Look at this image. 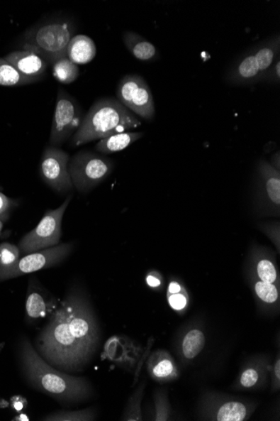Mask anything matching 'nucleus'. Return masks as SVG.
<instances>
[{
  "mask_svg": "<svg viewBox=\"0 0 280 421\" xmlns=\"http://www.w3.org/2000/svg\"><path fill=\"white\" fill-rule=\"evenodd\" d=\"M111 160L91 152H80L69 161L72 185L81 193H86L111 175L113 170Z\"/></svg>",
  "mask_w": 280,
  "mask_h": 421,
  "instance_id": "5",
  "label": "nucleus"
},
{
  "mask_svg": "<svg viewBox=\"0 0 280 421\" xmlns=\"http://www.w3.org/2000/svg\"><path fill=\"white\" fill-rule=\"evenodd\" d=\"M123 40L128 51L138 60L150 62L159 57L157 49L155 45L135 32H125L123 35Z\"/></svg>",
  "mask_w": 280,
  "mask_h": 421,
  "instance_id": "15",
  "label": "nucleus"
},
{
  "mask_svg": "<svg viewBox=\"0 0 280 421\" xmlns=\"http://www.w3.org/2000/svg\"><path fill=\"white\" fill-rule=\"evenodd\" d=\"M254 55L255 60L258 64L262 75L273 65L277 58L280 57V38L279 35L273 36L270 39L260 43L252 50Z\"/></svg>",
  "mask_w": 280,
  "mask_h": 421,
  "instance_id": "17",
  "label": "nucleus"
},
{
  "mask_svg": "<svg viewBox=\"0 0 280 421\" xmlns=\"http://www.w3.org/2000/svg\"><path fill=\"white\" fill-rule=\"evenodd\" d=\"M226 80L229 84L236 86L251 85L263 80L252 50L238 59L228 70Z\"/></svg>",
  "mask_w": 280,
  "mask_h": 421,
  "instance_id": "12",
  "label": "nucleus"
},
{
  "mask_svg": "<svg viewBox=\"0 0 280 421\" xmlns=\"http://www.w3.org/2000/svg\"><path fill=\"white\" fill-rule=\"evenodd\" d=\"M271 84H279L280 82V57L267 71L264 73L263 80Z\"/></svg>",
  "mask_w": 280,
  "mask_h": 421,
  "instance_id": "29",
  "label": "nucleus"
},
{
  "mask_svg": "<svg viewBox=\"0 0 280 421\" xmlns=\"http://www.w3.org/2000/svg\"><path fill=\"white\" fill-rule=\"evenodd\" d=\"M144 133L142 132H122V133L114 134L100 140L96 145L95 149L103 154H112L121 152L135 143V141L142 138Z\"/></svg>",
  "mask_w": 280,
  "mask_h": 421,
  "instance_id": "16",
  "label": "nucleus"
},
{
  "mask_svg": "<svg viewBox=\"0 0 280 421\" xmlns=\"http://www.w3.org/2000/svg\"><path fill=\"white\" fill-rule=\"evenodd\" d=\"M97 53L95 43L89 36H73L67 47V56L77 65H84L93 61Z\"/></svg>",
  "mask_w": 280,
  "mask_h": 421,
  "instance_id": "14",
  "label": "nucleus"
},
{
  "mask_svg": "<svg viewBox=\"0 0 280 421\" xmlns=\"http://www.w3.org/2000/svg\"><path fill=\"white\" fill-rule=\"evenodd\" d=\"M52 75L62 84H71L79 77L80 72L77 64L66 56L52 63Z\"/></svg>",
  "mask_w": 280,
  "mask_h": 421,
  "instance_id": "19",
  "label": "nucleus"
},
{
  "mask_svg": "<svg viewBox=\"0 0 280 421\" xmlns=\"http://www.w3.org/2000/svg\"><path fill=\"white\" fill-rule=\"evenodd\" d=\"M255 208L262 216H280V170L265 160L258 165Z\"/></svg>",
  "mask_w": 280,
  "mask_h": 421,
  "instance_id": "10",
  "label": "nucleus"
},
{
  "mask_svg": "<svg viewBox=\"0 0 280 421\" xmlns=\"http://www.w3.org/2000/svg\"><path fill=\"white\" fill-rule=\"evenodd\" d=\"M151 373L157 378H167L173 372L174 367L171 361L164 359L150 366Z\"/></svg>",
  "mask_w": 280,
  "mask_h": 421,
  "instance_id": "27",
  "label": "nucleus"
},
{
  "mask_svg": "<svg viewBox=\"0 0 280 421\" xmlns=\"http://www.w3.org/2000/svg\"><path fill=\"white\" fill-rule=\"evenodd\" d=\"M274 373L276 374L278 378L280 377V361L278 360L276 364L274 366Z\"/></svg>",
  "mask_w": 280,
  "mask_h": 421,
  "instance_id": "36",
  "label": "nucleus"
},
{
  "mask_svg": "<svg viewBox=\"0 0 280 421\" xmlns=\"http://www.w3.org/2000/svg\"><path fill=\"white\" fill-rule=\"evenodd\" d=\"M69 155L63 150L49 146L45 150L40 162V175L45 184L59 193H65L72 189L69 173Z\"/></svg>",
  "mask_w": 280,
  "mask_h": 421,
  "instance_id": "11",
  "label": "nucleus"
},
{
  "mask_svg": "<svg viewBox=\"0 0 280 421\" xmlns=\"http://www.w3.org/2000/svg\"><path fill=\"white\" fill-rule=\"evenodd\" d=\"M82 121V109L76 99L59 89L53 116L49 144L57 148L79 129Z\"/></svg>",
  "mask_w": 280,
  "mask_h": 421,
  "instance_id": "9",
  "label": "nucleus"
},
{
  "mask_svg": "<svg viewBox=\"0 0 280 421\" xmlns=\"http://www.w3.org/2000/svg\"><path fill=\"white\" fill-rule=\"evenodd\" d=\"M205 342L204 334L198 329L188 332L182 343L184 355L188 359H195L203 350Z\"/></svg>",
  "mask_w": 280,
  "mask_h": 421,
  "instance_id": "21",
  "label": "nucleus"
},
{
  "mask_svg": "<svg viewBox=\"0 0 280 421\" xmlns=\"http://www.w3.org/2000/svg\"><path fill=\"white\" fill-rule=\"evenodd\" d=\"M19 247L8 242L0 244V266H9L20 258Z\"/></svg>",
  "mask_w": 280,
  "mask_h": 421,
  "instance_id": "26",
  "label": "nucleus"
},
{
  "mask_svg": "<svg viewBox=\"0 0 280 421\" xmlns=\"http://www.w3.org/2000/svg\"><path fill=\"white\" fill-rule=\"evenodd\" d=\"M6 59L23 75L32 79H40L48 66L43 58L30 51L12 53Z\"/></svg>",
  "mask_w": 280,
  "mask_h": 421,
  "instance_id": "13",
  "label": "nucleus"
},
{
  "mask_svg": "<svg viewBox=\"0 0 280 421\" xmlns=\"http://www.w3.org/2000/svg\"><path fill=\"white\" fill-rule=\"evenodd\" d=\"M21 359L27 379L36 390L60 401L77 402L89 395V383L50 365L34 349L28 340L21 344Z\"/></svg>",
  "mask_w": 280,
  "mask_h": 421,
  "instance_id": "2",
  "label": "nucleus"
},
{
  "mask_svg": "<svg viewBox=\"0 0 280 421\" xmlns=\"http://www.w3.org/2000/svg\"><path fill=\"white\" fill-rule=\"evenodd\" d=\"M141 125L135 114L118 99H99L91 105L89 111L82 119L79 129L72 136L71 145L78 148L91 141L136 129Z\"/></svg>",
  "mask_w": 280,
  "mask_h": 421,
  "instance_id": "3",
  "label": "nucleus"
},
{
  "mask_svg": "<svg viewBox=\"0 0 280 421\" xmlns=\"http://www.w3.org/2000/svg\"><path fill=\"white\" fill-rule=\"evenodd\" d=\"M146 283L151 288H159L162 285V280L156 273H151L146 277Z\"/></svg>",
  "mask_w": 280,
  "mask_h": 421,
  "instance_id": "34",
  "label": "nucleus"
},
{
  "mask_svg": "<svg viewBox=\"0 0 280 421\" xmlns=\"http://www.w3.org/2000/svg\"><path fill=\"white\" fill-rule=\"evenodd\" d=\"M255 258H257L255 263L257 278H259L261 281L273 283V285L277 286L279 273L274 261L268 257H263L262 255L257 256Z\"/></svg>",
  "mask_w": 280,
  "mask_h": 421,
  "instance_id": "20",
  "label": "nucleus"
},
{
  "mask_svg": "<svg viewBox=\"0 0 280 421\" xmlns=\"http://www.w3.org/2000/svg\"><path fill=\"white\" fill-rule=\"evenodd\" d=\"M254 290L257 297L265 304L274 305L279 301V288L273 283H266L259 280V278H255Z\"/></svg>",
  "mask_w": 280,
  "mask_h": 421,
  "instance_id": "24",
  "label": "nucleus"
},
{
  "mask_svg": "<svg viewBox=\"0 0 280 421\" xmlns=\"http://www.w3.org/2000/svg\"><path fill=\"white\" fill-rule=\"evenodd\" d=\"M259 381V374L254 369H247L242 374L240 382L243 387L251 388L254 386Z\"/></svg>",
  "mask_w": 280,
  "mask_h": 421,
  "instance_id": "30",
  "label": "nucleus"
},
{
  "mask_svg": "<svg viewBox=\"0 0 280 421\" xmlns=\"http://www.w3.org/2000/svg\"><path fill=\"white\" fill-rule=\"evenodd\" d=\"M169 303L174 310H181L187 305V297L181 291L177 294H169Z\"/></svg>",
  "mask_w": 280,
  "mask_h": 421,
  "instance_id": "31",
  "label": "nucleus"
},
{
  "mask_svg": "<svg viewBox=\"0 0 280 421\" xmlns=\"http://www.w3.org/2000/svg\"><path fill=\"white\" fill-rule=\"evenodd\" d=\"M3 219H4V218L0 217V233H1L3 226H4Z\"/></svg>",
  "mask_w": 280,
  "mask_h": 421,
  "instance_id": "38",
  "label": "nucleus"
},
{
  "mask_svg": "<svg viewBox=\"0 0 280 421\" xmlns=\"http://www.w3.org/2000/svg\"><path fill=\"white\" fill-rule=\"evenodd\" d=\"M117 98L138 116L146 121L153 120L155 114L153 94L141 76L130 75L123 77L118 82Z\"/></svg>",
  "mask_w": 280,
  "mask_h": 421,
  "instance_id": "8",
  "label": "nucleus"
},
{
  "mask_svg": "<svg viewBox=\"0 0 280 421\" xmlns=\"http://www.w3.org/2000/svg\"><path fill=\"white\" fill-rule=\"evenodd\" d=\"M181 290L182 288L178 283L172 282L169 283V294H177V292H181Z\"/></svg>",
  "mask_w": 280,
  "mask_h": 421,
  "instance_id": "35",
  "label": "nucleus"
},
{
  "mask_svg": "<svg viewBox=\"0 0 280 421\" xmlns=\"http://www.w3.org/2000/svg\"><path fill=\"white\" fill-rule=\"evenodd\" d=\"M69 195L59 208L47 210L38 226L22 238L19 244L21 254H30L58 246L62 237L64 214L70 204Z\"/></svg>",
  "mask_w": 280,
  "mask_h": 421,
  "instance_id": "6",
  "label": "nucleus"
},
{
  "mask_svg": "<svg viewBox=\"0 0 280 421\" xmlns=\"http://www.w3.org/2000/svg\"><path fill=\"white\" fill-rule=\"evenodd\" d=\"M75 32V26L70 21L49 20L30 31L26 48L52 64L67 56L68 45Z\"/></svg>",
  "mask_w": 280,
  "mask_h": 421,
  "instance_id": "4",
  "label": "nucleus"
},
{
  "mask_svg": "<svg viewBox=\"0 0 280 421\" xmlns=\"http://www.w3.org/2000/svg\"><path fill=\"white\" fill-rule=\"evenodd\" d=\"M97 341L93 311L84 295L73 288L40 334L36 347L55 368L75 373L90 359Z\"/></svg>",
  "mask_w": 280,
  "mask_h": 421,
  "instance_id": "1",
  "label": "nucleus"
},
{
  "mask_svg": "<svg viewBox=\"0 0 280 421\" xmlns=\"http://www.w3.org/2000/svg\"><path fill=\"white\" fill-rule=\"evenodd\" d=\"M72 248V244H64L27 254L9 266H0V282L56 266L68 257Z\"/></svg>",
  "mask_w": 280,
  "mask_h": 421,
  "instance_id": "7",
  "label": "nucleus"
},
{
  "mask_svg": "<svg viewBox=\"0 0 280 421\" xmlns=\"http://www.w3.org/2000/svg\"><path fill=\"white\" fill-rule=\"evenodd\" d=\"M13 206V201L4 194L0 193V217H7V214L10 212Z\"/></svg>",
  "mask_w": 280,
  "mask_h": 421,
  "instance_id": "32",
  "label": "nucleus"
},
{
  "mask_svg": "<svg viewBox=\"0 0 280 421\" xmlns=\"http://www.w3.org/2000/svg\"><path fill=\"white\" fill-rule=\"evenodd\" d=\"M23 75L11 63L0 61V85L15 86L22 82H28L38 80Z\"/></svg>",
  "mask_w": 280,
  "mask_h": 421,
  "instance_id": "22",
  "label": "nucleus"
},
{
  "mask_svg": "<svg viewBox=\"0 0 280 421\" xmlns=\"http://www.w3.org/2000/svg\"><path fill=\"white\" fill-rule=\"evenodd\" d=\"M246 406L240 402L232 401L220 407L218 411V421H242L246 418Z\"/></svg>",
  "mask_w": 280,
  "mask_h": 421,
  "instance_id": "23",
  "label": "nucleus"
},
{
  "mask_svg": "<svg viewBox=\"0 0 280 421\" xmlns=\"http://www.w3.org/2000/svg\"><path fill=\"white\" fill-rule=\"evenodd\" d=\"M53 305V301H48L47 297L34 283L30 285L26 296V312L29 319H38L47 315L48 309Z\"/></svg>",
  "mask_w": 280,
  "mask_h": 421,
  "instance_id": "18",
  "label": "nucleus"
},
{
  "mask_svg": "<svg viewBox=\"0 0 280 421\" xmlns=\"http://www.w3.org/2000/svg\"><path fill=\"white\" fill-rule=\"evenodd\" d=\"M260 228L274 241V244L277 246L278 250H279V223L262 224Z\"/></svg>",
  "mask_w": 280,
  "mask_h": 421,
  "instance_id": "28",
  "label": "nucleus"
},
{
  "mask_svg": "<svg viewBox=\"0 0 280 421\" xmlns=\"http://www.w3.org/2000/svg\"><path fill=\"white\" fill-rule=\"evenodd\" d=\"M13 420H27V421H28L29 417H28V416H26V415L21 414L19 416H17V417Z\"/></svg>",
  "mask_w": 280,
  "mask_h": 421,
  "instance_id": "37",
  "label": "nucleus"
},
{
  "mask_svg": "<svg viewBox=\"0 0 280 421\" xmlns=\"http://www.w3.org/2000/svg\"><path fill=\"white\" fill-rule=\"evenodd\" d=\"M93 412L89 410L80 411H60L57 413L50 415L44 418V420L54 421H85L94 420Z\"/></svg>",
  "mask_w": 280,
  "mask_h": 421,
  "instance_id": "25",
  "label": "nucleus"
},
{
  "mask_svg": "<svg viewBox=\"0 0 280 421\" xmlns=\"http://www.w3.org/2000/svg\"><path fill=\"white\" fill-rule=\"evenodd\" d=\"M27 403L26 399L21 395L13 396L11 399V407L13 410L16 412H22L26 408Z\"/></svg>",
  "mask_w": 280,
  "mask_h": 421,
  "instance_id": "33",
  "label": "nucleus"
}]
</instances>
